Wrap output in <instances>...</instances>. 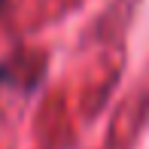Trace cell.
Listing matches in <instances>:
<instances>
[{
	"mask_svg": "<svg viewBox=\"0 0 149 149\" xmlns=\"http://www.w3.org/2000/svg\"><path fill=\"white\" fill-rule=\"evenodd\" d=\"M0 6H3V0H0Z\"/></svg>",
	"mask_w": 149,
	"mask_h": 149,
	"instance_id": "7a4b0ae2",
	"label": "cell"
},
{
	"mask_svg": "<svg viewBox=\"0 0 149 149\" xmlns=\"http://www.w3.org/2000/svg\"><path fill=\"white\" fill-rule=\"evenodd\" d=\"M0 79H3V70H0Z\"/></svg>",
	"mask_w": 149,
	"mask_h": 149,
	"instance_id": "6da1fadb",
	"label": "cell"
}]
</instances>
